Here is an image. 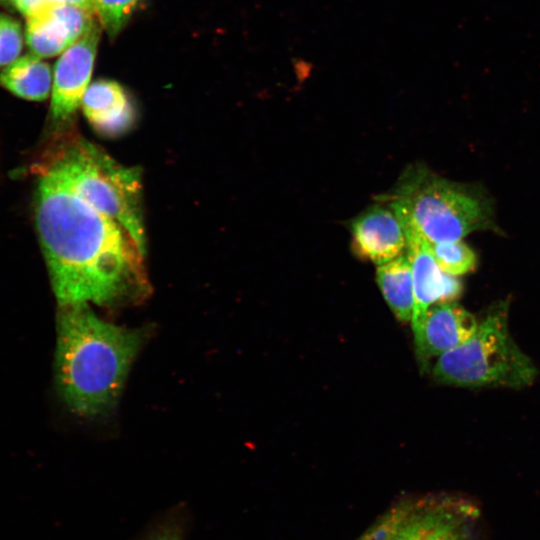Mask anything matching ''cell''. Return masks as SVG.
I'll return each instance as SVG.
<instances>
[{
	"label": "cell",
	"mask_w": 540,
	"mask_h": 540,
	"mask_svg": "<svg viewBox=\"0 0 540 540\" xmlns=\"http://www.w3.org/2000/svg\"><path fill=\"white\" fill-rule=\"evenodd\" d=\"M35 218L61 307L108 305L147 290L145 254L129 233L47 170L38 183Z\"/></svg>",
	"instance_id": "cell-1"
},
{
	"label": "cell",
	"mask_w": 540,
	"mask_h": 540,
	"mask_svg": "<svg viewBox=\"0 0 540 540\" xmlns=\"http://www.w3.org/2000/svg\"><path fill=\"white\" fill-rule=\"evenodd\" d=\"M61 308L55 353L58 391L76 414L100 416L118 400L142 333L100 319L88 305Z\"/></svg>",
	"instance_id": "cell-2"
},
{
	"label": "cell",
	"mask_w": 540,
	"mask_h": 540,
	"mask_svg": "<svg viewBox=\"0 0 540 540\" xmlns=\"http://www.w3.org/2000/svg\"><path fill=\"white\" fill-rule=\"evenodd\" d=\"M74 194L120 224L146 253L141 175L83 139L71 141L46 169Z\"/></svg>",
	"instance_id": "cell-3"
},
{
	"label": "cell",
	"mask_w": 540,
	"mask_h": 540,
	"mask_svg": "<svg viewBox=\"0 0 540 540\" xmlns=\"http://www.w3.org/2000/svg\"><path fill=\"white\" fill-rule=\"evenodd\" d=\"M390 206L404 231H412L430 244L461 240L492 224L486 202L475 192L421 167L407 170Z\"/></svg>",
	"instance_id": "cell-4"
},
{
	"label": "cell",
	"mask_w": 540,
	"mask_h": 540,
	"mask_svg": "<svg viewBox=\"0 0 540 540\" xmlns=\"http://www.w3.org/2000/svg\"><path fill=\"white\" fill-rule=\"evenodd\" d=\"M433 376L458 386L519 387L532 382L535 368L510 337L505 311L498 310L467 341L437 358Z\"/></svg>",
	"instance_id": "cell-5"
},
{
	"label": "cell",
	"mask_w": 540,
	"mask_h": 540,
	"mask_svg": "<svg viewBox=\"0 0 540 540\" xmlns=\"http://www.w3.org/2000/svg\"><path fill=\"white\" fill-rule=\"evenodd\" d=\"M476 510L467 503L435 500L409 503L386 540H471Z\"/></svg>",
	"instance_id": "cell-6"
},
{
	"label": "cell",
	"mask_w": 540,
	"mask_h": 540,
	"mask_svg": "<svg viewBox=\"0 0 540 540\" xmlns=\"http://www.w3.org/2000/svg\"><path fill=\"white\" fill-rule=\"evenodd\" d=\"M99 35L96 25L57 60L53 72L50 109L54 121L69 120L81 105L84 92L89 86Z\"/></svg>",
	"instance_id": "cell-7"
},
{
	"label": "cell",
	"mask_w": 540,
	"mask_h": 540,
	"mask_svg": "<svg viewBox=\"0 0 540 540\" xmlns=\"http://www.w3.org/2000/svg\"><path fill=\"white\" fill-rule=\"evenodd\" d=\"M416 353L424 362L463 344L475 332V317L452 302L436 303L412 319Z\"/></svg>",
	"instance_id": "cell-8"
},
{
	"label": "cell",
	"mask_w": 540,
	"mask_h": 540,
	"mask_svg": "<svg viewBox=\"0 0 540 540\" xmlns=\"http://www.w3.org/2000/svg\"><path fill=\"white\" fill-rule=\"evenodd\" d=\"M352 249L356 256L377 265L392 261L406 250L403 225L392 207L375 205L351 223Z\"/></svg>",
	"instance_id": "cell-9"
},
{
	"label": "cell",
	"mask_w": 540,
	"mask_h": 540,
	"mask_svg": "<svg viewBox=\"0 0 540 540\" xmlns=\"http://www.w3.org/2000/svg\"><path fill=\"white\" fill-rule=\"evenodd\" d=\"M405 235L413 279L414 316L433 304L452 302L461 292L460 282L441 270L429 242L412 231H405Z\"/></svg>",
	"instance_id": "cell-10"
},
{
	"label": "cell",
	"mask_w": 540,
	"mask_h": 540,
	"mask_svg": "<svg viewBox=\"0 0 540 540\" xmlns=\"http://www.w3.org/2000/svg\"><path fill=\"white\" fill-rule=\"evenodd\" d=\"M83 113L101 135L116 137L131 129L134 108L124 89L115 81L99 80L87 87L81 101Z\"/></svg>",
	"instance_id": "cell-11"
},
{
	"label": "cell",
	"mask_w": 540,
	"mask_h": 540,
	"mask_svg": "<svg viewBox=\"0 0 540 540\" xmlns=\"http://www.w3.org/2000/svg\"><path fill=\"white\" fill-rule=\"evenodd\" d=\"M52 81L50 66L32 53L17 58L0 72L1 86L30 101L45 100Z\"/></svg>",
	"instance_id": "cell-12"
},
{
	"label": "cell",
	"mask_w": 540,
	"mask_h": 540,
	"mask_svg": "<svg viewBox=\"0 0 540 540\" xmlns=\"http://www.w3.org/2000/svg\"><path fill=\"white\" fill-rule=\"evenodd\" d=\"M376 279L379 288L395 314L402 322L412 321L415 310L412 271L407 255L378 265Z\"/></svg>",
	"instance_id": "cell-13"
},
{
	"label": "cell",
	"mask_w": 540,
	"mask_h": 540,
	"mask_svg": "<svg viewBox=\"0 0 540 540\" xmlns=\"http://www.w3.org/2000/svg\"><path fill=\"white\" fill-rule=\"evenodd\" d=\"M25 38L31 53L40 58L56 56L74 44L66 27L49 12L47 2L26 17Z\"/></svg>",
	"instance_id": "cell-14"
},
{
	"label": "cell",
	"mask_w": 540,
	"mask_h": 540,
	"mask_svg": "<svg viewBox=\"0 0 540 540\" xmlns=\"http://www.w3.org/2000/svg\"><path fill=\"white\" fill-rule=\"evenodd\" d=\"M430 247L441 270L452 276L463 275L475 267L474 252L461 240L432 243Z\"/></svg>",
	"instance_id": "cell-15"
},
{
	"label": "cell",
	"mask_w": 540,
	"mask_h": 540,
	"mask_svg": "<svg viewBox=\"0 0 540 540\" xmlns=\"http://www.w3.org/2000/svg\"><path fill=\"white\" fill-rule=\"evenodd\" d=\"M138 0H93L94 10L110 36L124 26Z\"/></svg>",
	"instance_id": "cell-16"
},
{
	"label": "cell",
	"mask_w": 540,
	"mask_h": 540,
	"mask_svg": "<svg viewBox=\"0 0 540 540\" xmlns=\"http://www.w3.org/2000/svg\"><path fill=\"white\" fill-rule=\"evenodd\" d=\"M23 34L20 23L0 13V67L14 62L22 51Z\"/></svg>",
	"instance_id": "cell-17"
},
{
	"label": "cell",
	"mask_w": 540,
	"mask_h": 540,
	"mask_svg": "<svg viewBox=\"0 0 540 540\" xmlns=\"http://www.w3.org/2000/svg\"><path fill=\"white\" fill-rule=\"evenodd\" d=\"M409 503L395 506L375 522L357 540H386L405 514Z\"/></svg>",
	"instance_id": "cell-18"
},
{
	"label": "cell",
	"mask_w": 540,
	"mask_h": 540,
	"mask_svg": "<svg viewBox=\"0 0 540 540\" xmlns=\"http://www.w3.org/2000/svg\"><path fill=\"white\" fill-rule=\"evenodd\" d=\"M46 0H10V3L25 17L41 8Z\"/></svg>",
	"instance_id": "cell-19"
},
{
	"label": "cell",
	"mask_w": 540,
	"mask_h": 540,
	"mask_svg": "<svg viewBox=\"0 0 540 540\" xmlns=\"http://www.w3.org/2000/svg\"><path fill=\"white\" fill-rule=\"evenodd\" d=\"M148 540H182V537L178 531L167 528L162 529Z\"/></svg>",
	"instance_id": "cell-20"
},
{
	"label": "cell",
	"mask_w": 540,
	"mask_h": 540,
	"mask_svg": "<svg viewBox=\"0 0 540 540\" xmlns=\"http://www.w3.org/2000/svg\"><path fill=\"white\" fill-rule=\"evenodd\" d=\"M46 1L50 3L75 5V6H79V7L95 12L93 0H46Z\"/></svg>",
	"instance_id": "cell-21"
},
{
	"label": "cell",
	"mask_w": 540,
	"mask_h": 540,
	"mask_svg": "<svg viewBox=\"0 0 540 540\" xmlns=\"http://www.w3.org/2000/svg\"><path fill=\"white\" fill-rule=\"evenodd\" d=\"M0 2H5V3H7V2H10V0H0Z\"/></svg>",
	"instance_id": "cell-22"
}]
</instances>
